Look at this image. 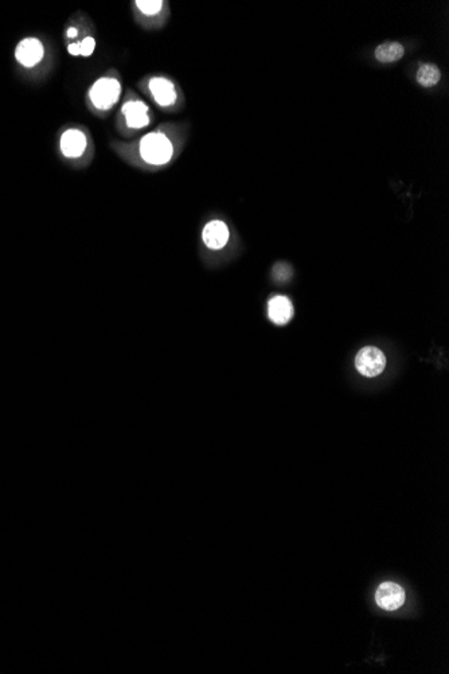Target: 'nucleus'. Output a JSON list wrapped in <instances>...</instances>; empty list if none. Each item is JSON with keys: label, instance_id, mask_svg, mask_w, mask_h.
<instances>
[{"label": "nucleus", "instance_id": "nucleus-1", "mask_svg": "<svg viewBox=\"0 0 449 674\" xmlns=\"http://www.w3.org/2000/svg\"><path fill=\"white\" fill-rule=\"evenodd\" d=\"M140 155L147 163L162 166L171 160L174 147L164 134L151 132L141 139Z\"/></svg>", "mask_w": 449, "mask_h": 674}, {"label": "nucleus", "instance_id": "nucleus-2", "mask_svg": "<svg viewBox=\"0 0 449 674\" xmlns=\"http://www.w3.org/2000/svg\"><path fill=\"white\" fill-rule=\"evenodd\" d=\"M121 96V84L112 77H102L92 85L89 90V99L92 104L101 111H108L119 101Z\"/></svg>", "mask_w": 449, "mask_h": 674}, {"label": "nucleus", "instance_id": "nucleus-3", "mask_svg": "<svg viewBox=\"0 0 449 674\" xmlns=\"http://www.w3.org/2000/svg\"><path fill=\"white\" fill-rule=\"evenodd\" d=\"M386 366V357L378 348L367 346L361 349L355 357V367L365 377H377Z\"/></svg>", "mask_w": 449, "mask_h": 674}, {"label": "nucleus", "instance_id": "nucleus-4", "mask_svg": "<svg viewBox=\"0 0 449 674\" xmlns=\"http://www.w3.org/2000/svg\"><path fill=\"white\" fill-rule=\"evenodd\" d=\"M405 591L393 581H385L376 591V602L382 610L395 611L405 603Z\"/></svg>", "mask_w": 449, "mask_h": 674}, {"label": "nucleus", "instance_id": "nucleus-5", "mask_svg": "<svg viewBox=\"0 0 449 674\" xmlns=\"http://www.w3.org/2000/svg\"><path fill=\"white\" fill-rule=\"evenodd\" d=\"M44 57V47L37 38H26L18 43L15 50L16 61L25 68H32L40 64Z\"/></svg>", "mask_w": 449, "mask_h": 674}, {"label": "nucleus", "instance_id": "nucleus-6", "mask_svg": "<svg viewBox=\"0 0 449 674\" xmlns=\"http://www.w3.org/2000/svg\"><path fill=\"white\" fill-rule=\"evenodd\" d=\"M202 240L205 245L210 249H222L229 241V227L222 221L214 220L205 226L202 232Z\"/></svg>", "mask_w": 449, "mask_h": 674}, {"label": "nucleus", "instance_id": "nucleus-7", "mask_svg": "<svg viewBox=\"0 0 449 674\" xmlns=\"http://www.w3.org/2000/svg\"><path fill=\"white\" fill-rule=\"evenodd\" d=\"M269 319L277 326L288 324L294 317V306L287 296H275L268 303Z\"/></svg>", "mask_w": 449, "mask_h": 674}, {"label": "nucleus", "instance_id": "nucleus-8", "mask_svg": "<svg viewBox=\"0 0 449 674\" xmlns=\"http://www.w3.org/2000/svg\"><path fill=\"white\" fill-rule=\"evenodd\" d=\"M121 112L126 117V126L133 129H140L150 124L148 107L139 100L128 101L123 105Z\"/></svg>", "mask_w": 449, "mask_h": 674}, {"label": "nucleus", "instance_id": "nucleus-9", "mask_svg": "<svg viewBox=\"0 0 449 674\" xmlns=\"http://www.w3.org/2000/svg\"><path fill=\"white\" fill-rule=\"evenodd\" d=\"M88 141L80 129H68L61 136V151L66 158H78L84 154Z\"/></svg>", "mask_w": 449, "mask_h": 674}, {"label": "nucleus", "instance_id": "nucleus-10", "mask_svg": "<svg viewBox=\"0 0 449 674\" xmlns=\"http://www.w3.org/2000/svg\"><path fill=\"white\" fill-rule=\"evenodd\" d=\"M150 90L155 101L162 107H169L176 101L175 85L167 78L155 77L150 81Z\"/></svg>", "mask_w": 449, "mask_h": 674}, {"label": "nucleus", "instance_id": "nucleus-11", "mask_svg": "<svg viewBox=\"0 0 449 674\" xmlns=\"http://www.w3.org/2000/svg\"><path fill=\"white\" fill-rule=\"evenodd\" d=\"M405 54V49L401 43L385 42L376 49V58L382 64H392L400 61Z\"/></svg>", "mask_w": 449, "mask_h": 674}, {"label": "nucleus", "instance_id": "nucleus-12", "mask_svg": "<svg viewBox=\"0 0 449 674\" xmlns=\"http://www.w3.org/2000/svg\"><path fill=\"white\" fill-rule=\"evenodd\" d=\"M417 83L424 88H432L441 80V71L433 64H422L417 71Z\"/></svg>", "mask_w": 449, "mask_h": 674}, {"label": "nucleus", "instance_id": "nucleus-13", "mask_svg": "<svg viewBox=\"0 0 449 674\" xmlns=\"http://www.w3.org/2000/svg\"><path fill=\"white\" fill-rule=\"evenodd\" d=\"M163 1L162 0H138L136 6L140 10L143 14L152 16L156 15L162 8H163Z\"/></svg>", "mask_w": 449, "mask_h": 674}, {"label": "nucleus", "instance_id": "nucleus-14", "mask_svg": "<svg viewBox=\"0 0 449 674\" xmlns=\"http://www.w3.org/2000/svg\"><path fill=\"white\" fill-rule=\"evenodd\" d=\"M273 276L277 281L289 280V278L292 276V269L289 266L280 263V264H277L276 267L273 268Z\"/></svg>", "mask_w": 449, "mask_h": 674}, {"label": "nucleus", "instance_id": "nucleus-15", "mask_svg": "<svg viewBox=\"0 0 449 674\" xmlns=\"http://www.w3.org/2000/svg\"><path fill=\"white\" fill-rule=\"evenodd\" d=\"M96 47V41L92 37H86L84 41L80 42V56L89 57L93 54Z\"/></svg>", "mask_w": 449, "mask_h": 674}, {"label": "nucleus", "instance_id": "nucleus-16", "mask_svg": "<svg viewBox=\"0 0 449 674\" xmlns=\"http://www.w3.org/2000/svg\"><path fill=\"white\" fill-rule=\"evenodd\" d=\"M68 50L71 53V56H80V42L78 43H71L68 46Z\"/></svg>", "mask_w": 449, "mask_h": 674}, {"label": "nucleus", "instance_id": "nucleus-17", "mask_svg": "<svg viewBox=\"0 0 449 674\" xmlns=\"http://www.w3.org/2000/svg\"><path fill=\"white\" fill-rule=\"evenodd\" d=\"M78 35V30L76 28H71L68 30V38H76Z\"/></svg>", "mask_w": 449, "mask_h": 674}]
</instances>
